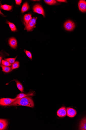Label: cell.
Segmentation results:
<instances>
[{
  "label": "cell",
  "mask_w": 86,
  "mask_h": 130,
  "mask_svg": "<svg viewBox=\"0 0 86 130\" xmlns=\"http://www.w3.org/2000/svg\"><path fill=\"white\" fill-rule=\"evenodd\" d=\"M32 19L31 14H27L24 15V25L25 26Z\"/></svg>",
  "instance_id": "obj_13"
},
{
  "label": "cell",
  "mask_w": 86,
  "mask_h": 130,
  "mask_svg": "<svg viewBox=\"0 0 86 130\" xmlns=\"http://www.w3.org/2000/svg\"><path fill=\"white\" fill-rule=\"evenodd\" d=\"M16 4L17 5H20L22 2L21 0H16Z\"/></svg>",
  "instance_id": "obj_24"
},
{
  "label": "cell",
  "mask_w": 86,
  "mask_h": 130,
  "mask_svg": "<svg viewBox=\"0 0 86 130\" xmlns=\"http://www.w3.org/2000/svg\"><path fill=\"white\" fill-rule=\"evenodd\" d=\"M79 129L86 130V117L83 118L81 121L79 126Z\"/></svg>",
  "instance_id": "obj_11"
},
{
  "label": "cell",
  "mask_w": 86,
  "mask_h": 130,
  "mask_svg": "<svg viewBox=\"0 0 86 130\" xmlns=\"http://www.w3.org/2000/svg\"><path fill=\"white\" fill-rule=\"evenodd\" d=\"M1 66L2 69V72L7 73L12 71L11 67L10 66H5L2 64Z\"/></svg>",
  "instance_id": "obj_12"
},
{
  "label": "cell",
  "mask_w": 86,
  "mask_h": 130,
  "mask_svg": "<svg viewBox=\"0 0 86 130\" xmlns=\"http://www.w3.org/2000/svg\"><path fill=\"white\" fill-rule=\"evenodd\" d=\"M34 12L42 15L44 17H45L44 10L42 6L39 4H36L33 8Z\"/></svg>",
  "instance_id": "obj_4"
},
{
  "label": "cell",
  "mask_w": 86,
  "mask_h": 130,
  "mask_svg": "<svg viewBox=\"0 0 86 130\" xmlns=\"http://www.w3.org/2000/svg\"><path fill=\"white\" fill-rule=\"evenodd\" d=\"M2 64L7 66H10L12 65V64H10L8 62L5 60H2L1 64V66Z\"/></svg>",
  "instance_id": "obj_22"
},
{
  "label": "cell",
  "mask_w": 86,
  "mask_h": 130,
  "mask_svg": "<svg viewBox=\"0 0 86 130\" xmlns=\"http://www.w3.org/2000/svg\"><path fill=\"white\" fill-rule=\"evenodd\" d=\"M9 44L11 48L16 49L17 46V42L16 39L14 38H11L9 40Z\"/></svg>",
  "instance_id": "obj_8"
},
{
  "label": "cell",
  "mask_w": 86,
  "mask_h": 130,
  "mask_svg": "<svg viewBox=\"0 0 86 130\" xmlns=\"http://www.w3.org/2000/svg\"><path fill=\"white\" fill-rule=\"evenodd\" d=\"M25 53L27 56L31 60H32V56L31 53L30 51H25Z\"/></svg>",
  "instance_id": "obj_23"
},
{
  "label": "cell",
  "mask_w": 86,
  "mask_h": 130,
  "mask_svg": "<svg viewBox=\"0 0 86 130\" xmlns=\"http://www.w3.org/2000/svg\"><path fill=\"white\" fill-rule=\"evenodd\" d=\"M33 93H29L28 94H25L23 93H19L17 95L16 99H19L22 98L26 96H30L33 95Z\"/></svg>",
  "instance_id": "obj_15"
},
{
  "label": "cell",
  "mask_w": 86,
  "mask_h": 130,
  "mask_svg": "<svg viewBox=\"0 0 86 130\" xmlns=\"http://www.w3.org/2000/svg\"><path fill=\"white\" fill-rule=\"evenodd\" d=\"M13 80L15 81L16 82L17 87L19 90L21 92H23L24 91V88L20 82L16 79L13 80Z\"/></svg>",
  "instance_id": "obj_14"
},
{
  "label": "cell",
  "mask_w": 86,
  "mask_h": 130,
  "mask_svg": "<svg viewBox=\"0 0 86 130\" xmlns=\"http://www.w3.org/2000/svg\"><path fill=\"white\" fill-rule=\"evenodd\" d=\"M22 106L31 108L34 107V103L32 98L29 96L17 99L9 106Z\"/></svg>",
  "instance_id": "obj_1"
},
{
  "label": "cell",
  "mask_w": 86,
  "mask_h": 130,
  "mask_svg": "<svg viewBox=\"0 0 86 130\" xmlns=\"http://www.w3.org/2000/svg\"><path fill=\"white\" fill-rule=\"evenodd\" d=\"M78 6L79 10L82 12H86V2L83 0H80L78 3Z\"/></svg>",
  "instance_id": "obj_7"
},
{
  "label": "cell",
  "mask_w": 86,
  "mask_h": 130,
  "mask_svg": "<svg viewBox=\"0 0 86 130\" xmlns=\"http://www.w3.org/2000/svg\"><path fill=\"white\" fill-rule=\"evenodd\" d=\"M1 14H2V15H4V14H3L2 13H1Z\"/></svg>",
  "instance_id": "obj_26"
},
{
  "label": "cell",
  "mask_w": 86,
  "mask_h": 130,
  "mask_svg": "<svg viewBox=\"0 0 86 130\" xmlns=\"http://www.w3.org/2000/svg\"><path fill=\"white\" fill-rule=\"evenodd\" d=\"M36 23H35L31 20L25 26V30H26L27 31H32L36 27L35 25Z\"/></svg>",
  "instance_id": "obj_5"
},
{
  "label": "cell",
  "mask_w": 86,
  "mask_h": 130,
  "mask_svg": "<svg viewBox=\"0 0 86 130\" xmlns=\"http://www.w3.org/2000/svg\"><path fill=\"white\" fill-rule=\"evenodd\" d=\"M29 9V6L27 3H24L22 7L21 12L22 13H23L28 10Z\"/></svg>",
  "instance_id": "obj_16"
},
{
  "label": "cell",
  "mask_w": 86,
  "mask_h": 130,
  "mask_svg": "<svg viewBox=\"0 0 86 130\" xmlns=\"http://www.w3.org/2000/svg\"><path fill=\"white\" fill-rule=\"evenodd\" d=\"M7 23L9 25L10 27V28L12 31L15 32L17 30V28L15 25L13 23L7 21Z\"/></svg>",
  "instance_id": "obj_17"
},
{
  "label": "cell",
  "mask_w": 86,
  "mask_h": 130,
  "mask_svg": "<svg viewBox=\"0 0 86 130\" xmlns=\"http://www.w3.org/2000/svg\"><path fill=\"white\" fill-rule=\"evenodd\" d=\"M1 8L5 10L10 11L11 10L12 8H13V6L7 5H1Z\"/></svg>",
  "instance_id": "obj_19"
},
{
  "label": "cell",
  "mask_w": 86,
  "mask_h": 130,
  "mask_svg": "<svg viewBox=\"0 0 86 130\" xmlns=\"http://www.w3.org/2000/svg\"><path fill=\"white\" fill-rule=\"evenodd\" d=\"M57 1L60 2H66L67 1L65 0H57Z\"/></svg>",
  "instance_id": "obj_25"
},
{
  "label": "cell",
  "mask_w": 86,
  "mask_h": 130,
  "mask_svg": "<svg viewBox=\"0 0 86 130\" xmlns=\"http://www.w3.org/2000/svg\"><path fill=\"white\" fill-rule=\"evenodd\" d=\"M75 26V23L70 20L66 21L64 24V27L65 29L68 31L73 30L74 29Z\"/></svg>",
  "instance_id": "obj_2"
},
{
  "label": "cell",
  "mask_w": 86,
  "mask_h": 130,
  "mask_svg": "<svg viewBox=\"0 0 86 130\" xmlns=\"http://www.w3.org/2000/svg\"><path fill=\"white\" fill-rule=\"evenodd\" d=\"M67 115L71 118L75 117L76 114L77 112L76 110L72 108H67Z\"/></svg>",
  "instance_id": "obj_9"
},
{
  "label": "cell",
  "mask_w": 86,
  "mask_h": 130,
  "mask_svg": "<svg viewBox=\"0 0 86 130\" xmlns=\"http://www.w3.org/2000/svg\"><path fill=\"white\" fill-rule=\"evenodd\" d=\"M8 125V121L6 119H0V130H3L6 129Z\"/></svg>",
  "instance_id": "obj_10"
},
{
  "label": "cell",
  "mask_w": 86,
  "mask_h": 130,
  "mask_svg": "<svg viewBox=\"0 0 86 130\" xmlns=\"http://www.w3.org/2000/svg\"><path fill=\"white\" fill-rule=\"evenodd\" d=\"M17 56L14 58H5V60L11 64H13L15 62Z\"/></svg>",
  "instance_id": "obj_20"
},
{
  "label": "cell",
  "mask_w": 86,
  "mask_h": 130,
  "mask_svg": "<svg viewBox=\"0 0 86 130\" xmlns=\"http://www.w3.org/2000/svg\"><path fill=\"white\" fill-rule=\"evenodd\" d=\"M20 66V62L18 61H16L11 65L12 71L13 70L19 68Z\"/></svg>",
  "instance_id": "obj_18"
},
{
  "label": "cell",
  "mask_w": 86,
  "mask_h": 130,
  "mask_svg": "<svg viewBox=\"0 0 86 130\" xmlns=\"http://www.w3.org/2000/svg\"><path fill=\"white\" fill-rule=\"evenodd\" d=\"M44 1L46 3L50 5H54L57 3L55 0H45Z\"/></svg>",
  "instance_id": "obj_21"
},
{
  "label": "cell",
  "mask_w": 86,
  "mask_h": 130,
  "mask_svg": "<svg viewBox=\"0 0 86 130\" xmlns=\"http://www.w3.org/2000/svg\"><path fill=\"white\" fill-rule=\"evenodd\" d=\"M57 115L60 117H63L67 115V109L65 107H63L59 109L57 112Z\"/></svg>",
  "instance_id": "obj_6"
},
{
  "label": "cell",
  "mask_w": 86,
  "mask_h": 130,
  "mask_svg": "<svg viewBox=\"0 0 86 130\" xmlns=\"http://www.w3.org/2000/svg\"><path fill=\"white\" fill-rule=\"evenodd\" d=\"M17 99L9 98H4L0 100V105L4 106H9L13 102Z\"/></svg>",
  "instance_id": "obj_3"
}]
</instances>
